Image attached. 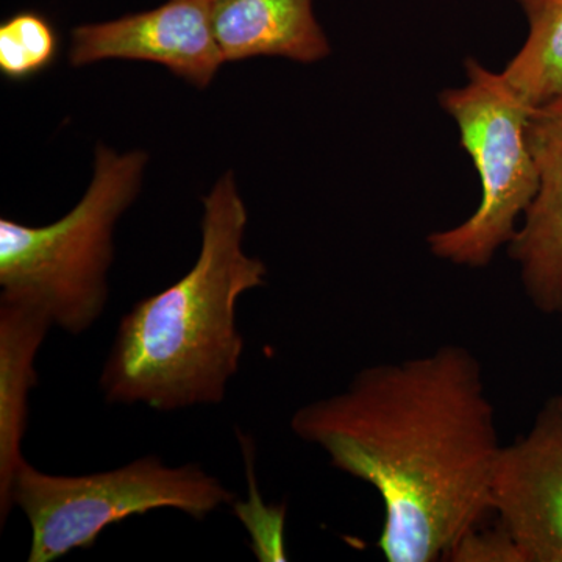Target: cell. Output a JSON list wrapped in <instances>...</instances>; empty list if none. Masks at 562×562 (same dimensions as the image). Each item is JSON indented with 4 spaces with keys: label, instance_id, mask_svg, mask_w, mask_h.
<instances>
[{
    "label": "cell",
    "instance_id": "6da1fadb",
    "mask_svg": "<svg viewBox=\"0 0 562 562\" xmlns=\"http://www.w3.org/2000/svg\"><path fill=\"white\" fill-rule=\"evenodd\" d=\"M291 430L380 495L376 547L386 561L449 560L492 513L501 436L482 366L465 347L361 369L342 392L301 406Z\"/></svg>",
    "mask_w": 562,
    "mask_h": 562
},
{
    "label": "cell",
    "instance_id": "7a4b0ae2",
    "mask_svg": "<svg viewBox=\"0 0 562 562\" xmlns=\"http://www.w3.org/2000/svg\"><path fill=\"white\" fill-rule=\"evenodd\" d=\"M202 202L198 261L122 317L99 379L110 405L161 413L220 405L239 371L244 338L236 305L244 292L266 283L268 268L244 251L249 216L232 171Z\"/></svg>",
    "mask_w": 562,
    "mask_h": 562
},
{
    "label": "cell",
    "instance_id": "3957f363",
    "mask_svg": "<svg viewBox=\"0 0 562 562\" xmlns=\"http://www.w3.org/2000/svg\"><path fill=\"white\" fill-rule=\"evenodd\" d=\"M146 151L116 154L99 144L81 201L44 227L0 220V302L31 306L69 335L90 330L109 302L113 233L135 202Z\"/></svg>",
    "mask_w": 562,
    "mask_h": 562
},
{
    "label": "cell",
    "instance_id": "277c9868",
    "mask_svg": "<svg viewBox=\"0 0 562 562\" xmlns=\"http://www.w3.org/2000/svg\"><path fill=\"white\" fill-rule=\"evenodd\" d=\"M31 525L29 562L60 560L95 546L111 525L157 509H176L205 520L235 494L201 465L169 468L149 454L113 471L90 475H52L24 461L11 490Z\"/></svg>",
    "mask_w": 562,
    "mask_h": 562
},
{
    "label": "cell",
    "instance_id": "5b68a950",
    "mask_svg": "<svg viewBox=\"0 0 562 562\" xmlns=\"http://www.w3.org/2000/svg\"><path fill=\"white\" fill-rule=\"evenodd\" d=\"M468 83L439 94V103L460 131L461 146L482 181V202L458 227L431 233L427 243L436 258L486 268L494 255L516 236V222L527 213L541 173L528 138L535 106L503 74L492 72L475 58L465 60Z\"/></svg>",
    "mask_w": 562,
    "mask_h": 562
},
{
    "label": "cell",
    "instance_id": "8992f818",
    "mask_svg": "<svg viewBox=\"0 0 562 562\" xmlns=\"http://www.w3.org/2000/svg\"><path fill=\"white\" fill-rule=\"evenodd\" d=\"M491 509L522 562H562V395L543 403L527 435L502 446Z\"/></svg>",
    "mask_w": 562,
    "mask_h": 562
},
{
    "label": "cell",
    "instance_id": "52a82bcc",
    "mask_svg": "<svg viewBox=\"0 0 562 562\" xmlns=\"http://www.w3.org/2000/svg\"><path fill=\"white\" fill-rule=\"evenodd\" d=\"M74 68L103 60L157 63L205 90L224 65L211 24L210 0H168L158 9L70 33Z\"/></svg>",
    "mask_w": 562,
    "mask_h": 562
},
{
    "label": "cell",
    "instance_id": "ba28073f",
    "mask_svg": "<svg viewBox=\"0 0 562 562\" xmlns=\"http://www.w3.org/2000/svg\"><path fill=\"white\" fill-rule=\"evenodd\" d=\"M528 138L541 187L525 213L509 255L539 312L562 313V91L532 110Z\"/></svg>",
    "mask_w": 562,
    "mask_h": 562
},
{
    "label": "cell",
    "instance_id": "9c48e42d",
    "mask_svg": "<svg viewBox=\"0 0 562 562\" xmlns=\"http://www.w3.org/2000/svg\"><path fill=\"white\" fill-rule=\"evenodd\" d=\"M210 9L225 63L281 57L308 65L331 54L313 0H210Z\"/></svg>",
    "mask_w": 562,
    "mask_h": 562
},
{
    "label": "cell",
    "instance_id": "30bf717a",
    "mask_svg": "<svg viewBox=\"0 0 562 562\" xmlns=\"http://www.w3.org/2000/svg\"><path fill=\"white\" fill-rule=\"evenodd\" d=\"M46 314L20 303L0 302V524L11 509L14 476L25 458L29 395L38 383L36 355L49 333Z\"/></svg>",
    "mask_w": 562,
    "mask_h": 562
},
{
    "label": "cell",
    "instance_id": "8fae6325",
    "mask_svg": "<svg viewBox=\"0 0 562 562\" xmlns=\"http://www.w3.org/2000/svg\"><path fill=\"white\" fill-rule=\"evenodd\" d=\"M528 21L522 49L503 77L532 106L562 91V0H517Z\"/></svg>",
    "mask_w": 562,
    "mask_h": 562
},
{
    "label": "cell",
    "instance_id": "7c38bea8",
    "mask_svg": "<svg viewBox=\"0 0 562 562\" xmlns=\"http://www.w3.org/2000/svg\"><path fill=\"white\" fill-rule=\"evenodd\" d=\"M60 54L54 25L36 11H21L0 25V72L24 81L49 69Z\"/></svg>",
    "mask_w": 562,
    "mask_h": 562
},
{
    "label": "cell",
    "instance_id": "4fadbf2b",
    "mask_svg": "<svg viewBox=\"0 0 562 562\" xmlns=\"http://www.w3.org/2000/svg\"><path fill=\"white\" fill-rule=\"evenodd\" d=\"M450 561L471 562H522L519 550L514 546L508 532L501 524L494 530H475L468 532L450 553Z\"/></svg>",
    "mask_w": 562,
    "mask_h": 562
}]
</instances>
